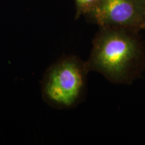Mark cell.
Masks as SVG:
<instances>
[{
    "mask_svg": "<svg viewBox=\"0 0 145 145\" xmlns=\"http://www.w3.org/2000/svg\"><path fill=\"white\" fill-rule=\"evenodd\" d=\"M142 28H145V12H144V22H143V24L142 26Z\"/></svg>",
    "mask_w": 145,
    "mask_h": 145,
    "instance_id": "5",
    "label": "cell"
},
{
    "mask_svg": "<svg viewBox=\"0 0 145 145\" xmlns=\"http://www.w3.org/2000/svg\"><path fill=\"white\" fill-rule=\"evenodd\" d=\"M145 0H98L89 14L101 27L142 28Z\"/></svg>",
    "mask_w": 145,
    "mask_h": 145,
    "instance_id": "3",
    "label": "cell"
},
{
    "mask_svg": "<svg viewBox=\"0 0 145 145\" xmlns=\"http://www.w3.org/2000/svg\"><path fill=\"white\" fill-rule=\"evenodd\" d=\"M101 28L93 41L87 67L112 82L124 83L131 77L140 62V43L127 29Z\"/></svg>",
    "mask_w": 145,
    "mask_h": 145,
    "instance_id": "1",
    "label": "cell"
},
{
    "mask_svg": "<svg viewBox=\"0 0 145 145\" xmlns=\"http://www.w3.org/2000/svg\"><path fill=\"white\" fill-rule=\"evenodd\" d=\"M98 0H75L77 17L83 14H89L93 10Z\"/></svg>",
    "mask_w": 145,
    "mask_h": 145,
    "instance_id": "4",
    "label": "cell"
},
{
    "mask_svg": "<svg viewBox=\"0 0 145 145\" xmlns=\"http://www.w3.org/2000/svg\"><path fill=\"white\" fill-rule=\"evenodd\" d=\"M88 69L75 56L61 58L48 68L42 83L44 100L57 108H69L82 98Z\"/></svg>",
    "mask_w": 145,
    "mask_h": 145,
    "instance_id": "2",
    "label": "cell"
}]
</instances>
